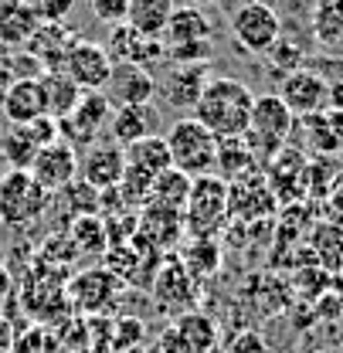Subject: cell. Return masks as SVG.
Wrapping results in <instances>:
<instances>
[{"label": "cell", "instance_id": "cell-33", "mask_svg": "<svg viewBox=\"0 0 343 353\" xmlns=\"http://www.w3.org/2000/svg\"><path fill=\"white\" fill-rule=\"evenodd\" d=\"M177 259L184 262L190 275H215L217 265H221V248H217L215 238H190V248Z\"/></svg>", "mask_w": 343, "mask_h": 353}, {"label": "cell", "instance_id": "cell-21", "mask_svg": "<svg viewBox=\"0 0 343 353\" xmlns=\"http://www.w3.org/2000/svg\"><path fill=\"white\" fill-rule=\"evenodd\" d=\"M306 132V146L316 157H337L343 150V112L340 109H323L316 116L300 119Z\"/></svg>", "mask_w": 343, "mask_h": 353}, {"label": "cell", "instance_id": "cell-51", "mask_svg": "<svg viewBox=\"0 0 343 353\" xmlns=\"http://www.w3.org/2000/svg\"><path fill=\"white\" fill-rule=\"evenodd\" d=\"M0 228H3V221H0Z\"/></svg>", "mask_w": 343, "mask_h": 353}, {"label": "cell", "instance_id": "cell-44", "mask_svg": "<svg viewBox=\"0 0 343 353\" xmlns=\"http://www.w3.org/2000/svg\"><path fill=\"white\" fill-rule=\"evenodd\" d=\"M10 85H14V72H10L7 58H0V95H3V92H7Z\"/></svg>", "mask_w": 343, "mask_h": 353}, {"label": "cell", "instance_id": "cell-37", "mask_svg": "<svg viewBox=\"0 0 343 353\" xmlns=\"http://www.w3.org/2000/svg\"><path fill=\"white\" fill-rule=\"evenodd\" d=\"M215 54L211 41H184V44H167V61L173 65H208Z\"/></svg>", "mask_w": 343, "mask_h": 353}, {"label": "cell", "instance_id": "cell-3", "mask_svg": "<svg viewBox=\"0 0 343 353\" xmlns=\"http://www.w3.org/2000/svg\"><path fill=\"white\" fill-rule=\"evenodd\" d=\"M167 139V150H170L173 170L187 174L190 180L197 176L215 174V157H217V139L204 130L194 116L187 119H177L170 130L164 132Z\"/></svg>", "mask_w": 343, "mask_h": 353}, {"label": "cell", "instance_id": "cell-48", "mask_svg": "<svg viewBox=\"0 0 343 353\" xmlns=\"http://www.w3.org/2000/svg\"><path fill=\"white\" fill-rule=\"evenodd\" d=\"M333 7H337V10H340V14H343V0H333Z\"/></svg>", "mask_w": 343, "mask_h": 353}, {"label": "cell", "instance_id": "cell-42", "mask_svg": "<svg viewBox=\"0 0 343 353\" xmlns=\"http://www.w3.org/2000/svg\"><path fill=\"white\" fill-rule=\"evenodd\" d=\"M326 201H330V211H337V214L343 218V167L337 170L333 183H330V194H326Z\"/></svg>", "mask_w": 343, "mask_h": 353}, {"label": "cell", "instance_id": "cell-1", "mask_svg": "<svg viewBox=\"0 0 343 353\" xmlns=\"http://www.w3.org/2000/svg\"><path fill=\"white\" fill-rule=\"evenodd\" d=\"M252 105H255V95L242 79L211 75V82L201 92V102L194 105V119L215 139H238L248 132Z\"/></svg>", "mask_w": 343, "mask_h": 353}, {"label": "cell", "instance_id": "cell-50", "mask_svg": "<svg viewBox=\"0 0 343 353\" xmlns=\"http://www.w3.org/2000/svg\"><path fill=\"white\" fill-rule=\"evenodd\" d=\"M255 3H268V0H255Z\"/></svg>", "mask_w": 343, "mask_h": 353}, {"label": "cell", "instance_id": "cell-14", "mask_svg": "<svg viewBox=\"0 0 343 353\" xmlns=\"http://www.w3.org/2000/svg\"><path fill=\"white\" fill-rule=\"evenodd\" d=\"M326 79L309 72V68H300V72H289L282 75V88H279V99L286 102V109L296 116V119H306V116H316L326 109Z\"/></svg>", "mask_w": 343, "mask_h": 353}, {"label": "cell", "instance_id": "cell-34", "mask_svg": "<svg viewBox=\"0 0 343 353\" xmlns=\"http://www.w3.org/2000/svg\"><path fill=\"white\" fill-rule=\"evenodd\" d=\"M313 34L320 44H337L343 38V14L333 7V0L313 3Z\"/></svg>", "mask_w": 343, "mask_h": 353}, {"label": "cell", "instance_id": "cell-17", "mask_svg": "<svg viewBox=\"0 0 343 353\" xmlns=\"http://www.w3.org/2000/svg\"><path fill=\"white\" fill-rule=\"evenodd\" d=\"M211 82L208 65H173L164 82H157V92L170 109H194L201 102V92Z\"/></svg>", "mask_w": 343, "mask_h": 353}, {"label": "cell", "instance_id": "cell-2", "mask_svg": "<svg viewBox=\"0 0 343 353\" xmlns=\"http://www.w3.org/2000/svg\"><path fill=\"white\" fill-rule=\"evenodd\" d=\"M296 126V116L286 109V102L279 95H255V105H252V123L248 132L242 136L248 143V150L255 153L258 167H265L289 139V132Z\"/></svg>", "mask_w": 343, "mask_h": 353}, {"label": "cell", "instance_id": "cell-11", "mask_svg": "<svg viewBox=\"0 0 343 353\" xmlns=\"http://www.w3.org/2000/svg\"><path fill=\"white\" fill-rule=\"evenodd\" d=\"M61 72L82 88V92H102L106 82H109V75H112V58H109V51H106L102 44L82 38V41L68 51Z\"/></svg>", "mask_w": 343, "mask_h": 353}, {"label": "cell", "instance_id": "cell-22", "mask_svg": "<svg viewBox=\"0 0 343 353\" xmlns=\"http://www.w3.org/2000/svg\"><path fill=\"white\" fill-rule=\"evenodd\" d=\"M123 153H126V170L146 176V180H157L160 174H167L173 167L170 150H167V139H164V136L136 139V143L123 146Z\"/></svg>", "mask_w": 343, "mask_h": 353}, {"label": "cell", "instance_id": "cell-29", "mask_svg": "<svg viewBox=\"0 0 343 353\" xmlns=\"http://www.w3.org/2000/svg\"><path fill=\"white\" fill-rule=\"evenodd\" d=\"M41 88H44V105H48V116L55 123H61L82 99V88L75 85L65 72H44L41 75Z\"/></svg>", "mask_w": 343, "mask_h": 353}, {"label": "cell", "instance_id": "cell-47", "mask_svg": "<svg viewBox=\"0 0 343 353\" xmlns=\"http://www.w3.org/2000/svg\"><path fill=\"white\" fill-rule=\"evenodd\" d=\"M194 7H211V3H217V0H190Z\"/></svg>", "mask_w": 343, "mask_h": 353}, {"label": "cell", "instance_id": "cell-12", "mask_svg": "<svg viewBox=\"0 0 343 353\" xmlns=\"http://www.w3.org/2000/svg\"><path fill=\"white\" fill-rule=\"evenodd\" d=\"M116 292H119V279L112 272H106V268H86V272H79L68 282V289H65V296L72 299V306L79 309V312H88V316L106 312V309L116 303Z\"/></svg>", "mask_w": 343, "mask_h": 353}, {"label": "cell", "instance_id": "cell-16", "mask_svg": "<svg viewBox=\"0 0 343 353\" xmlns=\"http://www.w3.org/2000/svg\"><path fill=\"white\" fill-rule=\"evenodd\" d=\"M79 41H82V34L75 28H68V24H41L35 31V38L24 44V51L41 65L44 72H61L68 51Z\"/></svg>", "mask_w": 343, "mask_h": 353}, {"label": "cell", "instance_id": "cell-10", "mask_svg": "<svg viewBox=\"0 0 343 353\" xmlns=\"http://www.w3.org/2000/svg\"><path fill=\"white\" fill-rule=\"evenodd\" d=\"M28 174L35 176V183H41L44 190L55 197L79 176V150H72L65 139H55V143L38 150V157H35Z\"/></svg>", "mask_w": 343, "mask_h": 353}, {"label": "cell", "instance_id": "cell-24", "mask_svg": "<svg viewBox=\"0 0 343 353\" xmlns=\"http://www.w3.org/2000/svg\"><path fill=\"white\" fill-rule=\"evenodd\" d=\"M153 292L160 303L167 306H190L197 299V285H194V275L184 268L180 259H167L160 265L157 279H153Z\"/></svg>", "mask_w": 343, "mask_h": 353}, {"label": "cell", "instance_id": "cell-13", "mask_svg": "<svg viewBox=\"0 0 343 353\" xmlns=\"http://www.w3.org/2000/svg\"><path fill=\"white\" fill-rule=\"evenodd\" d=\"M126 170V153L119 143H92L86 153L79 157V180H86L95 190H112L119 187Z\"/></svg>", "mask_w": 343, "mask_h": 353}, {"label": "cell", "instance_id": "cell-7", "mask_svg": "<svg viewBox=\"0 0 343 353\" xmlns=\"http://www.w3.org/2000/svg\"><path fill=\"white\" fill-rule=\"evenodd\" d=\"M231 34L235 41L242 44L252 54H265L272 44L282 38V21L275 14L272 3H255L245 0L235 14H231Z\"/></svg>", "mask_w": 343, "mask_h": 353}, {"label": "cell", "instance_id": "cell-38", "mask_svg": "<svg viewBox=\"0 0 343 353\" xmlns=\"http://www.w3.org/2000/svg\"><path fill=\"white\" fill-rule=\"evenodd\" d=\"M265 54H268V61H272L282 75L300 72L302 68V51H300V44H293V41H282V38H279V41L265 51Z\"/></svg>", "mask_w": 343, "mask_h": 353}, {"label": "cell", "instance_id": "cell-4", "mask_svg": "<svg viewBox=\"0 0 343 353\" xmlns=\"http://www.w3.org/2000/svg\"><path fill=\"white\" fill-rule=\"evenodd\" d=\"M228 224V183L208 174L190 183V197L184 208V234L190 238H215Z\"/></svg>", "mask_w": 343, "mask_h": 353}, {"label": "cell", "instance_id": "cell-52", "mask_svg": "<svg viewBox=\"0 0 343 353\" xmlns=\"http://www.w3.org/2000/svg\"><path fill=\"white\" fill-rule=\"evenodd\" d=\"M313 3H316V0H313Z\"/></svg>", "mask_w": 343, "mask_h": 353}, {"label": "cell", "instance_id": "cell-46", "mask_svg": "<svg viewBox=\"0 0 343 353\" xmlns=\"http://www.w3.org/2000/svg\"><path fill=\"white\" fill-rule=\"evenodd\" d=\"M17 3H24V0H0V14H7V10H14Z\"/></svg>", "mask_w": 343, "mask_h": 353}, {"label": "cell", "instance_id": "cell-27", "mask_svg": "<svg viewBox=\"0 0 343 353\" xmlns=\"http://www.w3.org/2000/svg\"><path fill=\"white\" fill-rule=\"evenodd\" d=\"M255 153L248 150V143L238 136V139H217V157H215V176H221L224 183H235L242 176L258 174Z\"/></svg>", "mask_w": 343, "mask_h": 353}, {"label": "cell", "instance_id": "cell-35", "mask_svg": "<svg viewBox=\"0 0 343 353\" xmlns=\"http://www.w3.org/2000/svg\"><path fill=\"white\" fill-rule=\"evenodd\" d=\"M313 252H316L320 262L330 265V268L343 265V231L337 224H320L313 231Z\"/></svg>", "mask_w": 343, "mask_h": 353}, {"label": "cell", "instance_id": "cell-28", "mask_svg": "<svg viewBox=\"0 0 343 353\" xmlns=\"http://www.w3.org/2000/svg\"><path fill=\"white\" fill-rule=\"evenodd\" d=\"M38 150H41V139L35 136L31 123L28 126H7V130H0V157L10 163V170H31Z\"/></svg>", "mask_w": 343, "mask_h": 353}, {"label": "cell", "instance_id": "cell-19", "mask_svg": "<svg viewBox=\"0 0 343 353\" xmlns=\"http://www.w3.org/2000/svg\"><path fill=\"white\" fill-rule=\"evenodd\" d=\"M0 112H3V119L10 126H28V123L48 116L41 79H17L0 95Z\"/></svg>", "mask_w": 343, "mask_h": 353}, {"label": "cell", "instance_id": "cell-20", "mask_svg": "<svg viewBox=\"0 0 343 353\" xmlns=\"http://www.w3.org/2000/svg\"><path fill=\"white\" fill-rule=\"evenodd\" d=\"M217 347V326L201 312H184L164 336L167 353H211Z\"/></svg>", "mask_w": 343, "mask_h": 353}, {"label": "cell", "instance_id": "cell-32", "mask_svg": "<svg viewBox=\"0 0 343 353\" xmlns=\"http://www.w3.org/2000/svg\"><path fill=\"white\" fill-rule=\"evenodd\" d=\"M72 245L79 255H88V259H99L109 252V234H106V221L102 214H82V218L72 221Z\"/></svg>", "mask_w": 343, "mask_h": 353}, {"label": "cell", "instance_id": "cell-18", "mask_svg": "<svg viewBox=\"0 0 343 353\" xmlns=\"http://www.w3.org/2000/svg\"><path fill=\"white\" fill-rule=\"evenodd\" d=\"M136 234L143 241H150L160 255L170 252L173 245L184 238V214L170 208H157V204H143L136 211Z\"/></svg>", "mask_w": 343, "mask_h": 353}, {"label": "cell", "instance_id": "cell-30", "mask_svg": "<svg viewBox=\"0 0 343 353\" xmlns=\"http://www.w3.org/2000/svg\"><path fill=\"white\" fill-rule=\"evenodd\" d=\"M41 28V17L31 3H17L14 10L0 14V44L3 48H24Z\"/></svg>", "mask_w": 343, "mask_h": 353}, {"label": "cell", "instance_id": "cell-49", "mask_svg": "<svg viewBox=\"0 0 343 353\" xmlns=\"http://www.w3.org/2000/svg\"><path fill=\"white\" fill-rule=\"evenodd\" d=\"M24 3H31V7H35V3H38V0H24Z\"/></svg>", "mask_w": 343, "mask_h": 353}, {"label": "cell", "instance_id": "cell-26", "mask_svg": "<svg viewBox=\"0 0 343 353\" xmlns=\"http://www.w3.org/2000/svg\"><path fill=\"white\" fill-rule=\"evenodd\" d=\"M211 17L194 7V3H184V7H173L170 21L164 28V44H184V41H211Z\"/></svg>", "mask_w": 343, "mask_h": 353}, {"label": "cell", "instance_id": "cell-40", "mask_svg": "<svg viewBox=\"0 0 343 353\" xmlns=\"http://www.w3.org/2000/svg\"><path fill=\"white\" fill-rule=\"evenodd\" d=\"M75 0H38L35 10L41 17V24H65V17L72 14Z\"/></svg>", "mask_w": 343, "mask_h": 353}, {"label": "cell", "instance_id": "cell-36", "mask_svg": "<svg viewBox=\"0 0 343 353\" xmlns=\"http://www.w3.org/2000/svg\"><path fill=\"white\" fill-rule=\"evenodd\" d=\"M99 194L102 190H95V187H88L86 180H72L61 194H55V197H61L65 204H68V211L75 214V218H82V214H99Z\"/></svg>", "mask_w": 343, "mask_h": 353}, {"label": "cell", "instance_id": "cell-31", "mask_svg": "<svg viewBox=\"0 0 343 353\" xmlns=\"http://www.w3.org/2000/svg\"><path fill=\"white\" fill-rule=\"evenodd\" d=\"M190 176L180 174V170H167V174H160L153 180V187H150V197H146V204H157V208H170V211H180L184 214V208H187V197H190Z\"/></svg>", "mask_w": 343, "mask_h": 353}, {"label": "cell", "instance_id": "cell-8", "mask_svg": "<svg viewBox=\"0 0 343 353\" xmlns=\"http://www.w3.org/2000/svg\"><path fill=\"white\" fill-rule=\"evenodd\" d=\"M262 174L279 204H296L300 197L309 194V160L302 150L289 146V143L262 167Z\"/></svg>", "mask_w": 343, "mask_h": 353}, {"label": "cell", "instance_id": "cell-39", "mask_svg": "<svg viewBox=\"0 0 343 353\" xmlns=\"http://www.w3.org/2000/svg\"><path fill=\"white\" fill-rule=\"evenodd\" d=\"M88 7H92L95 21H102V24L116 28V24H123V21H126L129 0H88Z\"/></svg>", "mask_w": 343, "mask_h": 353}, {"label": "cell", "instance_id": "cell-25", "mask_svg": "<svg viewBox=\"0 0 343 353\" xmlns=\"http://www.w3.org/2000/svg\"><path fill=\"white\" fill-rule=\"evenodd\" d=\"M177 0H129L126 7V28H133L139 38H153L164 41V28L170 21Z\"/></svg>", "mask_w": 343, "mask_h": 353}, {"label": "cell", "instance_id": "cell-41", "mask_svg": "<svg viewBox=\"0 0 343 353\" xmlns=\"http://www.w3.org/2000/svg\"><path fill=\"white\" fill-rule=\"evenodd\" d=\"M228 353H268V347H265V340L258 336L255 330H242V333L231 336Z\"/></svg>", "mask_w": 343, "mask_h": 353}, {"label": "cell", "instance_id": "cell-5", "mask_svg": "<svg viewBox=\"0 0 343 353\" xmlns=\"http://www.w3.org/2000/svg\"><path fill=\"white\" fill-rule=\"evenodd\" d=\"M51 194L28 170H7L0 176V221L10 228L35 224L51 208Z\"/></svg>", "mask_w": 343, "mask_h": 353}, {"label": "cell", "instance_id": "cell-9", "mask_svg": "<svg viewBox=\"0 0 343 353\" xmlns=\"http://www.w3.org/2000/svg\"><path fill=\"white\" fill-rule=\"evenodd\" d=\"M275 211H279V201L268 190L262 170L228 183V218L242 221V224H252V221H272Z\"/></svg>", "mask_w": 343, "mask_h": 353}, {"label": "cell", "instance_id": "cell-45", "mask_svg": "<svg viewBox=\"0 0 343 353\" xmlns=\"http://www.w3.org/2000/svg\"><path fill=\"white\" fill-rule=\"evenodd\" d=\"M7 292H10V275H7V268H0V303H3Z\"/></svg>", "mask_w": 343, "mask_h": 353}, {"label": "cell", "instance_id": "cell-43", "mask_svg": "<svg viewBox=\"0 0 343 353\" xmlns=\"http://www.w3.org/2000/svg\"><path fill=\"white\" fill-rule=\"evenodd\" d=\"M14 347V330H10V323L0 316V353H7Z\"/></svg>", "mask_w": 343, "mask_h": 353}, {"label": "cell", "instance_id": "cell-23", "mask_svg": "<svg viewBox=\"0 0 343 353\" xmlns=\"http://www.w3.org/2000/svg\"><path fill=\"white\" fill-rule=\"evenodd\" d=\"M109 136L119 146H129V143L146 139V136H157V109L153 105H119V109H112Z\"/></svg>", "mask_w": 343, "mask_h": 353}, {"label": "cell", "instance_id": "cell-6", "mask_svg": "<svg viewBox=\"0 0 343 353\" xmlns=\"http://www.w3.org/2000/svg\"><path fill=\"white\" fill-rule=\"evenodd\" d=\"M109 119H112V102L106 99V92H82L79 105L58 123V132L72 150H86L109 130Z\"/></svg>", "mask_w": 343, "mask_h": 353}, {"label": "cell", "instance_id": "cell-15", "mask_svg": "<svg viewBox=\"0 0 343 353\" xmlns=\"http://www.w3.org/2000/svg\"><path fill=\"white\" fill-rule=\"evenodd\" d=\"M102 92L116 109L119 105H153L157 79H153V72H146L139 65H112V75Z\"/></svg>", "mask_w": 343, "mask_h": 353}]
</instances>
